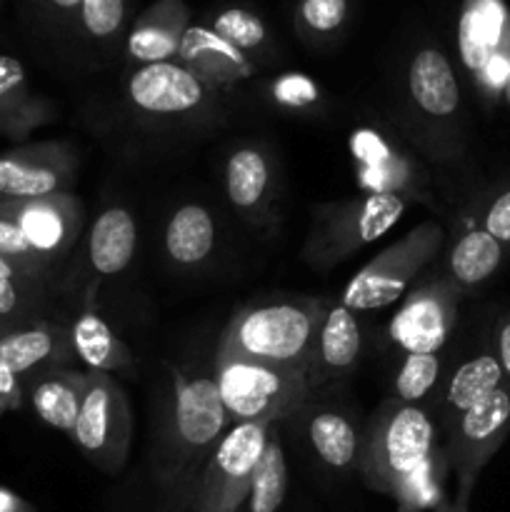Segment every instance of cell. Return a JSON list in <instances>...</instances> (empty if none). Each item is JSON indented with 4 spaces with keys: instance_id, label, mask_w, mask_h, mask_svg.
Segmentation results:
<instances>
[{
    "instance_id": "cell-1",
    "label": "cell",
    "mask_w": 510,
    "mask_h": 512,
    "mask_svg": "<svg viewBox=\"0 0 510 512\" xmlns=\"http://www.w3.org/2000/svg\"><path fill=\"white\" fill-rule=\"evenodd\" d=\"M325 313L328 310L318 300L250 305L230 320L215 353L308 373Z\"/></svg>"
},
{
    "instance_id": "cell-2",
    "label": "cell",
    "mask_w": 510,
    "mask_h": 512,
    "mask_svg": "<svg viewBox=\"0 0 510 512\" xmlns=\"http://www.w3.org/2000/svg\"><path fill=\"white\" fill-rule=\"evenodd\" d=\"M435 453V428L428 413L420 405L388 400L365 428L355 465L370 488L395 495L400 483Z\"/></svg>"
},
{
    "instance_id": "cell-3",
    "label": "cell",
    "mask_w": 510,
    "mask_h": 512,
    "mask_svg": "<svg viewBox=\"0 0 510 512\" xmlns=\"http://www.w3.org/2000/svg\"><path fill=\"white\" fill-rule=\"evenodd\" d=\"M228 425L215 378L175 373L173 405L160 448L163 480H178L193 465L198 468L200 455L223 440Z\"/></svg>"
},
{
    "instance_id": "cell-4",
    "label": "cell",
    "mask_w": 510,
    "mask_h": 512,
    "mask_svg": "<svg viewBox=\"0 0 510 512\" xmlns=\"http://www.w3.org/2000/svg\"><path fill=\"white\" fill-rule=\"evenodd\" d=\"M215 385L230 425L288 415L310 393L305 370L270 368L235 355L215 353Z\"/></svg>"
},
{
    "instance_id": "cell-5",
    "label": "cell",
    "mask_w": 510,
    "mask_h": 512,
    "mask_svg": "<svg viewBox=\"0 0 510 512\" xmlns=\"http://www.w3.org/2000/svg\"><path fill=\"white\" fill-rule=\"evenodd\" d=\"M405 208V195L393 193H370L363 200L325 205L318 210V220L305 245V258L320 265L340 263L363 245L383 238L403 218Z\"/></svg>"
},
{
    "instance_id": "cell-6",
    "label": "cell",
    "mask_w": 510,
    "mask_h": 512,
    "mask_svg": "<svg viewBox=\"0 0 510 512\" xmlns=\"http://www.w3.org/2000/svg\"><path fill=\"white\" fill-rule=\"evenodd\" d=\"M278 415L253 420V423L230 425L210 455L200 478L198 512H235L248 500L255 465L263 455L270 430Z\"/></svg>"
},
{
    "instance_id": "cell-7",
    "label": "cell",
    "mask_w": 510,
    "mask_h": 512,
    "mask_svg": "<svg viewBox=\"0 0 510 512\" xmlns=\"http://www.w3.org/2000/svg\"><path fill=\"white\" fill-rule=\"evenodd\" d=\"M440 245H443V230L433 220L418 225L413 233L375 255L360 273L350 278L340 305L355 313V310H375L395 303L410 280L423 270V265L438 255Z\"/></svg>"
},
{
    "instance_id": "cell-8",
    "label": "cell",
    "mask_w": 510,
    "mask_h": 512,
    "mask_svg": "<svg viewBox=\"0 0 510 512\" xmlns=\"http://www.w3.org/2000/svg\"><path fill=\"white\" fill-rule=\"evenodd\" d=\"M83 403L73 428L80 453L105 473H118L133 440V418L123 390L110 375L88 373Z\"/></svg>"
},
{
    "instance_id": "cell-9",
    "label": "cell",
    "mask_w": 510,
    "mask_h": 512,
    "mask_svg": "<svg viewBox=\"0 0 510 512\" xmlns=\"http://www.w3.org/2000/svg\"><path fill=\"white\" fill-rule=\"evenodd\" d=\"M510 433V383L465 410L450 425L448 458L460 478V495H470L483 465L493 458Z\"/></svg>"
},
{
    "instance_id": "cell-10",
    "label": "cell",
    "mask_w": 510,
    "mask_h": 512,
    "mask_svg": "<svg viewBox=\"0 0 510 512\" xmlns=\"http://www.w3.org/2000/svg\"><path fill=\"white\" fill-rule=\"evenodd\" d=\"M458 293L450 280L413 290L390 320V340L405 355H438L458 318Z\"/></svg>"
},
{
    "instance_id": "cell-11",
    "label": "cell",
    "mask_w": 510,
    "mask_h": 512,
    "mask_svg": "<svg viewBox=\"0 0 510 512\" xmlns=\"http://www.w3.org/2000/svg\"><path fill=\"white\" fill-rule=\"evenodd\" d=\"M0 218L10 220L25 240L55 265L73 248L83 225L78 200L68 193L40 200H0Z\"/></svg>"
},
{
    "instance_id": "cell-12",
    "label": "cell",
    "mask_w": 510,
    "mask_h": 512,
    "mask_svg": "<svg viewBox=\"0 0 510 512\" xmlns=\"http://www.w3.org/2000/svg\"><path fill=\"white\" fill-rule=\"evenodd\" d=\"M73 155L63 145H25L0 155V200H40L65 193Z\"/></svg>"
},
{
    "instance_id": "cell-13",
    "label": "cell",
    "mask_w": 510,
    "mask_h": 512,
    "mask_svg": "<svg viewBox=\"0 0 510 512\" xmlns=\"http://www.w3.org/2000/svg\"><path fill=\"white\" fill-rule=\"evenodd\" d=\"M70 358H75L70 330L53 320H38L0 335V370L18 380H35L50 370L65 368Z\"/></svg>"
},
{
    "instance_id": "cell-14",
    "label": "cell",
    "mask_w": 510,
    "mask_h": 512,
    "mask_svg": "<svg viewBox=\"0 0 510 512\" xmlns=\"http://www.w3.org/2000/svg\"><path fill=\"white\" fill-rule=\"evenodd\" d=\"M130 100L145 113L178 115L198 108L205 88L190 70L180 63L140 65L128 80Z\"/></svg>"
},
{
    "instance_id": "cell-15",
    "label": "cell",
    "mask_w": 510,
    "mask_h": 512,
    "mask_svg": "<svg viewBox=\"0 0 510 512\" xmlns=\"http://www.w3.org/2000/svg\"><path fill=\"white\" fill-rule=\"evenodd\" d=\"M360 345H363V335H360V325L353 310H348L345 305L330 308L320 325L318 343H315L313 360H310V390L323 388V385L348 375L358 363Z\"/></svg>"
},
{
    "instance_id": "cell-16",
    "label": "cell",
    "mask_w": 510,
    "mask_h": 512,
    "mask_svg": "<svg viewBox=\"0 0 510 512\" xmlns=\"http://www.w3.org/2000/svg\"><path fill=\"white\" fill-rule=\"evenodd\" d=\"M178 58L183 68L190 70L195 78L213 88H230L245 75H250V63L245 53L225 43L218 33L203 25H188L180 38Z\"/></svg>"
},
{
    "instance_id": "cell-17",
    "label": "cell",
    "mask_w": 510,
    "mask_h": 512,
    "mask_svg": "<svg viewBox=\"0 0 510 512\" xmlns=\"http://www.w3.org/2000/svg\"><path fill=\"white\" fill-rule=\"evenodd\" d=\"M410 95L423 113L448 118L458 110L460 90L450 60L440 50L423 48L413 55L408 70Z\"/></svg>"
},
{
    "instance_id": "cell-18",
    "label": "cell",
    "mask_w": 510,
    "mask_h": 512,
    "mask_svg": "<svg viewBox=\"0 0 510 512\" xmlns=\"http://www.w3.org/2000/svg\"><path fill=\"white\" fill-rule=\"evenodd\" d=\"M88 378V373H78L70 368L50 370V373L35 378L30 383V405L38 418L50 428L73 435Z\"/></svg>"
},
{
    "instance_id": "cell-19",
    "label": "cell",
    "mask_w": 510,
    "mask_h": 512,
    "mask_svg": "<svg viewBox=\"0 0 510 512\" xmlns=\"http://www.w3.org/2000/svg\"><path fill=\"white\" fill-rule=\"evenodd\" d=\"M510 45L508 10L498 3H470L460 18V55L475 75Z\"/></svg>"
},
{
    "instance_id": "cell-20",
    "label": "cell",
    "mask_w": 510,
    "mask_h": 512,
    "mask_svg": "<svg viewBox=\"0 0 510 512\" xmlns=\"http://www.w3.org/2000/svg\"><path fill=\"white\" fill-rule=\"evenodd\" d=\"M185 20H188V13L180 3H163L158 8H150L128 35L130 58L143 65L168 63L178 55L180 38L188 28Z\"/></svg>"
},
{
    "instance_id": "cell-21",
    "label": "cell",
    "mask_w": 510,
    "mask_h": 512,
    "mask_svg": "<svg viewBox=\"0 0 510 512\" xmlns=\"http://www.w3.org/2000/svg\"><path fill=\"white\" fill-rule=\"evenodd\" d=\"M68 330L75 358L83 360L90 373L108 375L133 368V355L95 310L85 308Z\"/></svg>"
},
{
    "instance_id": "cell-22",
    "label": "cell",
    "mask_w": 510,
    "mask_h": 512,
    "mask_svg": "<svg viewBox=\"0 0 510 512\" xmlns=\"http://www.w3.org/2000/svg\"><path fill=\"white\" fill-rule=\"evenodd\" d=\"M135 240H138V230H135L133 215L125 208H108L98 215L90 230V265L100 275H118L133 260Z\"/></svg>"
},
{
    "instance_id": "cell-23",
    "label": "cell",
    "mask_w": 510,
    "mask_h": 512,
    "mask_svg": "<svg viewBox=\"0 0 510 512\" xmlns=\"http://www.w3.org/2000/svg\"><path fill=\"white\" fill-rule=\"evenodd\" d=\"M503 383L505 375L495 353H478L465 360L463 365H458L455 373L450 375L443 395V408L445 415H448V425H453L465 410H470L480 400L488 398L490 393H495Z\"/></svg>"
},
{
    "instance_id": "cell-24",
    "label": "cell",
    "mask_w": 510,
    "mask_h": 512,
    "mask_svg": "<svg viewBox=\"0 0 510 512\" xmlns=\"http://www.w3.org/2000/svg\"><path fill=\"white\" fill-rule=\"evenodd\" d=\"M40 120V105L28 90L25 68L13 55H0V135L23 138Z\"/></svg>"
},
{
    "instance_id": "cell-25",
    "label": "cell",
    "mask_w": 510,
    "mask_h": 512,
    "mask_svg": "<svg viewBox=\"0 0 510 512\" xmlns=\"http://www.w3.org/2000/svg\"><path fill=\"white\" fill-rule=\"evenodd\" d=\"M215 225L203 205H183L175 210L165 228V250L178 265H198L213 250Z\"/></svg>"
},
{
    "instance_id": "cell-26",
    "label": "cell",
    "mask_w": 510,
    "mask_h": 512,
    "mask_svg": "<svg viewBox=\"0 0 510 512\" xmlns=\"http://www.w3.org/2000/svg\"><path fill=\"white\" fill-rule=\"evenodd\" d=\"M353 153L360 163V183L373 193L403 195L400 188L408 185V163L398 158L373 130H360L353 135Z\"/></svg>"
},
{
    "instance_id": "cell-27",
    "label": "cell",
    "mask_w": 510,
    "mask_h": 512,
    "mask_svg": "<svg viewBox=\"0 0 510 512\" xmlns=\"http://www.w3.org/2000/svg\"><path fill=\"white\" fill-rule=\"evenodd\" d=\"M500 263H503V245L483 228H473L450 250V283L458 290L475 288L485 283L500 268Z\"/></svg>"
},
{
    "instance_id": "cell-28",
    "label": "cell",
    "mask_w": 510,
    "mask_h": 512,
    "mask_svg": "<svg viewBox=\"0 0 510 512\" xmlns=\"http://www.w3.org/2000/svg\"><path fill=\"white\" fill-rule=\"evenodd\" d=\"M308 435L315 453L330 468H350L358 460L360 435L338 410H318L310 415Z\"/></svg>"
},
{
    "instance_id": "cell-29",
    "label": "cell",
    "mask_w": 510,
    "mask_h": 512,
    "mask_svg": "<svg viewBox=\"0 0 510 512\" xmlns=\"http://www.w3.org/2000/svg\"><path fill=\"white\" fill-rule=\"evenodd\" d=\"M270 185V168L258 148H238L225 165V188L235 208L253 210L263 203Z\"/></svg>"
},
{
    "instance_id": "cell-30",
    "label": "cell",
    "mask_w": 510,
    "mask_h": 512,
    "mask_svg": "<svg viewBox=\"0 0 510 512\" xmlns=\"http://www.w3.org/2000/svg\"><path fill=\"white\" fill-rule=\"evenodd\" d=\"M288 493V468H285L283 445L278 428L270 430L263 455L255 465L253 483H250L248 508L250 512H278Z\"/></svg>"
},
{
    "instance_id": "cell-31",
    "label": "cell",
    "mask_w": 510,
    "mask_h": 512,
    "mask_svg": "<svg viewBox=\"0 0 510 512\" xmlns=\"http://www.w3.org/2000/svg\"><path fill=\"white\" fill-rule=\"evenodd\" d=\"M50 283L0 280V335L45 320Z\"/></svg>"
},
{
    "instance_id": "cell-32",
    "label": "cell",
    "mask_w": 510,
    "mask_h": 512,
    "mask_svg": "<svg viewBox=\"0 0 510 512\" xmlns=\"http://www.w3.org/2000/svg\"><path fill=\"white\" fill-rule=\"evenodd\" d=\"M400 512H423L443 505V455L435 453L428 463L420 465L408 480L400 483L393 495Z\"/></svg>"
},
{
    "instance_id": "cell-33",
    "label": "cell",
    "mask_w": 510,
    "mask_h": 512,
    "mask_svg": "<svg viewBox=\"0 0 510 512\" xmlns=\"http://www.w3.org/2000/svg\"><path fill=\"white\" fill-rule=\"evenodd\" d=\"M440 365V355H405L393 383L398 403L418 405L428 398L440 380Z\"/></svg>"
},
{
    "instance_id": "cell-34",
    "label": "cell",
    "mask_w": 510,
    "mask_h": 512,
    "mask_svg": "<svg viewBox=\"0 0 510 512\" xmlns=\"http://www.w3.org/2000/svg\"><path fill=\"white\" fill-rule=\"evenodd\" d=\"M210 30L218 33L225 43H230L235 50H240V53H248V50L260 48V45L265 43L263 20H260L258 15L240 8L223 10V13L213 20V28Z\"/></svg>"
},
{
    "instance_id": "cell-35",
    "label": "cell",
    "mask_w": 510,
    "mask_h": 512,
    "mask_svg": "<svg viewBox=\"0 0 510 512\" xmlns=\"http://www.w3.org/2000/svg\"><path fill=\"white\" fill-rule=\"evenodd\" d=\"M0 258L20 265V268L28 270L30 275H35V278L53 280L55 263L43 258V255L25 240V235L20 233L10 220L3 218H0Z\"/></svg>"
},
{
    "instance_id": "cell-36",
    "label": "cell",
    "mask_w": 510,
    "mask_h": 512,
    "mask_svg": "<svg viewBox=\"0 0 510 512\" xmlns=\"http://www.w3.org/2000/svg\"><path fill=\"white\" fill-rule=\"evenodd\" d=\"M80 23L95 38H108L123 25L125 3L123 0H83L78 5Z\"/></svg>"
},
{
    "instance_id": "cell-37",
    "label": "cell",
    "mask_w": 510,
    "mask_h": 512,
    "mask_svg": "<svg viewBox=\"0 0 510 512\" xmlns=\"http://www.w3.org/2000/svg\"><path fill=\"white\" fill-rule=\"evenodd\" d=\"M298 15L305 28L328 35L343 25L345 15H348V3L345 0H308L298 8Z\"/></svg>"
},
{
    "instance_id": "cell-38",
    "label": "cell",
    "mask_w": 510,
    "mask_h": 512,
    "mask_svg": "<svg viewBox=\"0 0 510 512\" xmlns=\"http://www.w3.org/2000/svg\"><path fill=\"white\" fill-rule=\"evenodd\" d=\"M273 98L275 103L288 105V108H305L318 100V85L305 75H283L275 80L273 85Z\"/></svg>"
},
{
    "instance_id": "cell-39",
    "label": "cell",
    "mask_w": 510,
    "mask_h": 512,
    "mask_svg": "<svg viewBox=\"0 0 510 512\" xmlns=\"http://www.w3.org/2000/svg\"><path fill=\"white\" fill-rule=\"evenodd\" d=\"M483 230L488 235H493L500 245L510 243V190H505V193H500L493 200V205L485 213Z\"/></svg>"
},
{
    "instance_id": "cell-40",
    "label": "cell",
    "mask_w": 510,
    "mask_h": 512,
    "mask_svg": "<svg viewBox=\"0 0 510 512\" xmlns=\"http://www.w3.org/2000/svg\"><path fill=\"white\" fill-rule=\"evenodd\" d=\"M495 355L503 368L505 383H510V310L500 318L498 333H495Z\"/></svg>"
},
{
    "instance_id": "cell-41",
    "label": "cell",
    "mask_w": 510,
    "mask_h": 512,
    "mask_svg": "<svg viewBox=\"0 0 510 512\" xmlns=\"http://www.w3.org/2000/svg\"><path fill=\"white\" fill-rule=\"evenodd\" d=\"M20 398H23V393H20V380L5 373V370H0V413L18 408Z\"/></svg>"
},
{
    "instance_id": "cell-42",
    "label": "cell",
    "mask_w": 510,
    "mask_h": 512,
    "mask_svg": "<svg viewBox=\"0 0 510 512\" xmlns=\"http://www.w3.org/2000/svg\"><path fill=\"white\" fill-rule=\"evenodd\" d=\"M0 280H18V283H50V280H40L35 275H30L28 270H23L20 265L10 263V260L0 258Z\"/></svg>"
},
{
    "instance_id": "cell-43",
    "label": "cell",
    "mask_w": 510,
    "mask_h": 512,
    "mask_svg": "<svg viewBox=\"0 0 510 512\" xmlns=\"http://www.w3.org/2000/svg\"><path fill=\"white\" fill-rule=\"evenodd\" d=\"M0 512H33L18 495H13L10 490L0 488Z\"/></svg>"
},
{
    "instance_id": "cell-44",
    "label": "cell",
    "mask_w": 510,
    "mask_h": 512,
    "mask_svg": "<svg viewBox=\"0 0 510 512\" xmlns=\"http://www.w3.org/2000/svg\"><path fill=\"white\" fill-rule=\"evenodd\" d=\"M450 512H468V495H458V503L453 505Z\"/></svg>"
},
{
    "instance_id": "cell-45",
    "label": "cell",
    "mask_w": 510,
    "mask_h": 512,
    "mask_svg": "<svg viewBox=\"0 0 510 512\" xmlns=\"http://www.w3.org/2000/svg\"><path fill=\"white\" fill-rule=\"evenodd\" d=\"M508 95H510V78H508Z\"/></svg>"
}]
</instances>
